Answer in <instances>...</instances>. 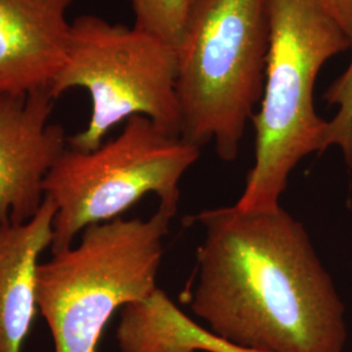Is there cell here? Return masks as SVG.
I'll return each instance as SVG.
<instances>
[{"instance_id":"1","label":"cell","mask_w":352,"mask_h":352,"mask_svg":"<svg viewBox=\"0 0 352 352\" xmlns=\"http://www.w3.org/2000/svg\"><path fill=\"white\" fill-rule=\"evenodd\" d=\"M189 307L208 330L258 352H343L344 305L302 222L282 206L245 213L235 205L196 217Z\"/></svg>"},{"instance_id":"2","label":"cell","mask_w":352,"mask_h":352,"mask_svg":"<svg viewBox=\"0 0 352 352\" xmlns=\"http://www.w3.org/2000/svg\"><path fill=\"white\" fill-rule=\"evenodd\" d=\"M351 39L315 0H270V46L256 132L254 164L235 206L273 212L302 158L321 153L327 122L316 113V80Z\"/></svg>"},{"instance_id":"3","label":"cell","mask_w":352,"mask_h":352,"mask_svg":"<svg viewBox=\"0 0 352 352\" xmlns=\"http://www.w3.org/2000/svg\"><path fill=\"white\" fill-rule=\"evenodd\" d=\"M270 0H192L176 50L182 139L231 162L263 98Z\"/></svg>"},{"instance_id":"4","label":"cell","mask_w":352,"mask_h":352,"mask_svg":"<svg viewBox=\"0 0 352 352\" xmlns=\"http://www.w3.org/2000/svg\"><path fill=\"white\" fill-rule=\"evenodd\" d=\"M176 212L160 205L148 219L119 217L89 226L76 247L38 265V309L55 352H98L113 314L158 289L164 240Z\"/></svg>"},{"instance_id":"5","label":"cell","mask_w":352,"mask_h":352,"mask_svg":"<svg viewBox=\"0 0 352 352\" xmlns=\"http://www.w3.org/2000/svg\"><path fill=\"white\" fill-rule=\"evenodd\" d=\"M200 149L166 133L145 116L126 119L123 131L90 151L67 149L43 182L56 205L52 254L72 247L93 225L119 218L146 195L176 208L182 177L200 158Z\"/></svg>"},{"instance_id":"6","label":"cell","mask_w":352,"mask_h":352,"mask_svg":"<svg viewBox=\"0 0 352 352\" xmlns=\"http://www.w3.org/2000/svg\"><path fill=\"white\" fill-rule=\"evenodd\" d=\"M176 77V50L160 38L94 14L76 17L65 62L49 88L54 100L75 88L91 100L88 126L67 139L68 148L94 151L111 128L136 115L182 138Z\"/></svg>"},{"instance_id":"7","label":"cell","mask_w":352,"mask_h":352,"mask_svg":"<svg viewBox=\"0 0 352 352\" xmlns=\"http://www.w3.org/2000/svg\"><path fill=\"white\" fill-rule=\"evenodd\" d=\"M54 102L49 90L0 94V227L29 222L45 201L43 182L68 145L51 123Z\"/></svg>"},{"instance_id":"8","label":"cell","mask_w":352,"mask_h":352,"mask_svg":"<svg viewBox=\"0 0 352 352\" xmlns=\"http://www.w3.org/2000/svg\"><path fill=\"white\" fill-rule=\"evenodd\" d=\"M74 0H0V94L49 90L71 41Z\"/></svg>"},{"instance_id":"9","label":"cell","mask_w":352,"mask_h":352,"mask_svg":"<svg viewBox=\"0 0 352 352\" xmlns=\"http://www.w3.org/2000/svg\"><path fill=\"white\" fill-rule=\"evenodd\" d=\"M55 214L45 196L29 222L0 227V352H23L38 309V260L52 244Z\"/></svg>"},{"instance_id":"10","label":"cell","mask_w":352,"mask_h":352,"mask_svg":"<svg viewBox=\"0 0 352 352\" xmlns=\"http://www.w3.org/2000/svg\"><path fill=\"white\" fill-rule=\"evenodd\" d=\"M180 309L166 292L128 302L120 309L116 340L120 352H196L189 349L179 325Z\"/></svg>"},{"instance_id":"11","label":"cell","mask_w":352,"mask_h":352,"mask_svg":"<svg viewBox=\"0 0 352 352\" xmlns=\"http://www.w3.org/2000/svg\"><path fill=\"white\" fill-rule=\"evenodd\" d=\"M131 4L135 28L179 49L186 34L192 0H131Z\"/></svg>"},{"instance_id":"12","label":"cell","mask_w":352,"mask_h":352,"mask_svg":"<svg viewBox=\"0 0 352 352\" xmlns=\"http://www.w3.org/2000/svg\"><path fill=\"white\" fill-rule=\"evenodd\" d=\"M322 98L329 106L338 107L336 116L327 122L324 149L338 146L344 162L352 168V58L347 69L333 81Z\"/></svg>"},{"instance_id":"13","label":"cell","mask_w":352,"mask_h":352,"mask_svg":"<svg viewBox=\"0 0 352 352\" xmlns=\"http://www.w3.org/2000/svg\"><path fill=\"white\" fill-rule=\"evenodd\" d=\"M179 325L182 330V336L188 344L189 349L193 351L199 352H258L245 350L225 340H219L212 334L208 329L199 325L184 312H180L179 316Z\"/></svg>"},{"instance_id":"14","label":"cell","mask_w":352,"mask_h":352,"mask_svg":"<svg viewBox=\"0 0 352 352\" xmlns=\"http://www.w3.org/2000/svg\"><path fill=\"white\" fill-rule=\"evenodd\" d=\"M338 24L352 43V0H315Z\"/></svg>"}]
</instances>
